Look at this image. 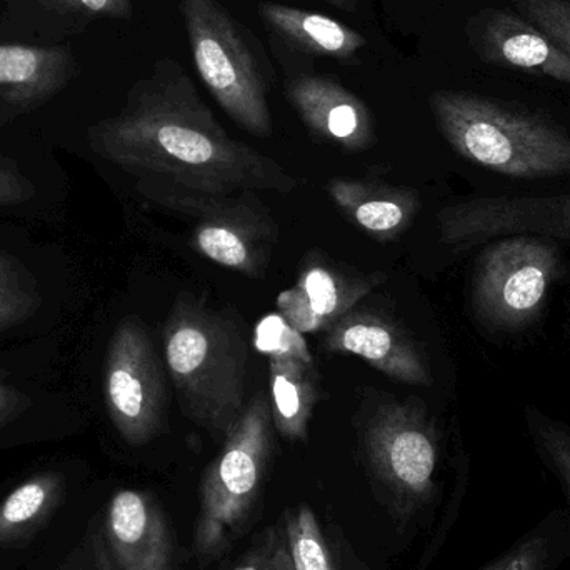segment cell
<instances>
[{
	"mask_svg": "<svg viewBox=\"0 0 570 570\" xmlns=\"http://www.w3.org/2000/svg\"><path fill=\"white\" fill-rule=\"evenodd\" d=\"M117 570H173V535L159 505L146 492H117L102 529Z\"/></svg>",
	"mask_w": 570,
	"mask_h": 570,
	"instance_id": "cell-13",
	"label": "cell"
},
{
	"mask_svg": "<svg viewBox=\"0 0 570 570\" xmlns=\"http://www.w3.org/2000/svg\"><path fill=\"white\" fill-rule=\"evenodd\" d=\"M429 104L452 149L478 166L515 179L570 173V137L531 110L458 90H439Z\"/></svg>",
	"mask_w": 570,
	"mask_h": 570,
	"instance_id": "cell-3",
	"label": "cell"
},
{
	"mask_svg": "<svg viewBox=\"0 0 570 570\" xmlns=\"http://www.w3.org/2000/svg\"><path fill=\"white\" fill-rule=\"evenodd\" d=\"M287 96L314 136L348 153L374 142V119L364 100L332 77L301 76L291 80Z\"/></svg>",
	"mask_w": 570,
	"mask_h": 570,
	"instance_id": "cell-14",
	"label": "cell"
},
{
	"mask_svg": "<svg viewBox=\"0 0 570 570\" xmlns=\"http://www.w3.org/2000/svg\"><path fill=\"white\" fill-rule=\"evenodd\" d=\"M197 73L224 112L257 137L273 134L263 66L246 29L217 0H179Z\"/></svg>",
	"mask_w": 570,
	"mask_h": 570,
	"instance_id": "cell-5",
	"label": "cell"
},
{
	"mask_svg": "<svg viewBox=\"0 0 570 570\" xmlns=\"http://www.w3.org/2000/svg\"><path fill=\"white\" fill-rule=\"evenodd\" d=\"M234 570H295L285 534L281 535L277 531L267 532L263 544L254 548Z\"/></svg>",
	"mask_w": 570,
	"mask_h": 570,
	"instance_id": "cell-28",
	"label": "cell"
},
{
	"mask_svg": "<svg viewBox=\"0 0 570 570\" xmlns=\"http://www.w3.org/2000/svg\"><path fill=\"white\" fill-rule=\"evenodd\" d=\"M164 352L184 415L226 438L247 405V345L236 325L179 297L164 328Z\"/></svg>",
	"mask_w": 570,
	"mask_h": 570,
	"instance_id": "cell-2",
	"label": "cell"
},
{
	"mask_svg": "<svg viewBox=\"0 0 570 570\" xmlns=\"http://www.w3.org/2000/svg\"><path fill=\"white\" fill-rule=\"evenodd\" d=\"M328 194L348 220L379 240L404 234L421 209L414 190L384 184L337 177L328 183Z\"/></svg>",
	"mask_w": 570,
	"mask_h": 570,
	"instance_id": "cell-17",
	"label": "cell"
},
{
	"mask_svg": "<svg viewBox=\"0 0 570 570\" xmlns=\"http://www.w3.org/2000/svg\"><path fill=\"white\" fill-rule=\"evenodd\" d=\"M60 475L40 474L13 489L0 504V546L26 538L49 515L60 494Z\"/></svg>",
	"mask_w": 570,
	"mask_h": 570,
	"instance_id": "cell-21",
	"label": "cell"
},
{
	"mask_svg": "<svg viewBox=\"0 0 570 570\" xmlns=\"http://www.w3.org/2000/svg\"><path fill=\"white\" fill-rule=\"evenodd\" d=\"M104 391L110 421L127 444H147L163 432L166 382L153 341L137 318H124L114 332Z\"/></svg>",
	"mask_w": 570,
	"mask_h": 570,
	"instance_id": "cell-9",
	"label": "cell"
},
{
	"mask_svg": "<svg viewBox=\"0 0 570 570\" xmlns=\"http://www.w3.org/2000/svg\"><path fill=\"white\" fill-rule=\"evenodd\" d=\"M23 397L19 394V391L10 387L0 379V422L9 419L13 412L19 411L22 407Z\"/></svg>",
	"mask_w": 570,
	"mask_h": 570,
	"instance_id": "cell-31",
	"label": "cell"
},
{
	"mask_svg": "<svg viewBox=\"0 0 570 570\" xmlns=\"http://www.w3.org/2000/svg\"><path fill=\"white\" fill-rule=\"evenodd\" d=\"M140 190L190 224L194 249L204 257L244 276H264L277 226L254 193H200L156 177H144Z\"/></svg>",
	"mask_w": 570,
	"mask_h": 570,
	"instance_id": "cell-6",
	"label": "cell"
},
{
	"mask_svg": "<svg viewBox=\"0 0 570 570\" xmlns=\"http://www.w3.org/2000/svg\"><path fill=\"white\" fill-rule=\"evenodd\" d=\"M285 541L295 570H338L317 518L307 505L288 514Z\"/></svg>",
	"mask_w": 570,
	"mask_h": 570,
	"instance_id": "cell-22",
	"label": "cell"
},
{
	"mask_svg": "<svg viewBox=\"0 0 570 570\" xmlns=\"http://www.w3.org/2000/svg\"><path fill=\"white\" fill-rule=\"evenodd\" d=\"M475 56L489 66L570 83V56L534 23L511 10L484 9L465 26Z\"/></svg>",
	"mask_w": 570,
	"mask_h": 570,
	"instance_id": "cell-11",
	"label": "cell"
},
{
	"mask_svg": "<svg viewBox=\"0 0 570 570\" xmlns=\"http://www.w3.org/2000/svg\"><path fill=\"white\" fill-rule=\"evenodd\" d=\"M314 364L285 355H271V394L274 429L291 441H305L317 402Z\"/></svg>",
	"mask_w": 570,
	"mask_h": 570,
	"instance_id": "cell-19",
	"label": "cell"
},
{
	"mask_svg": "<svg viewBox=\"0 0 570 570\" xmlns=\"http://www.w3.org/2000/svg\"><path fill=\"white\" fill-rule=\"evenodd\" d=\"M569 558V514L556 509L479 570H558Z\"/></svg>",
	"mask_w": 570,
	"mask_h": 570,
	"instance_id": "cell-20",
	"label": "cell"
},
{
	"mask_svg": "<svg viewBox=\"0 0 570 570\" xmlns=\"http://www.w3.org/2000/svg\"><path fill=\"white\" fill-rule=\"evenodd\" d=\"M104 159L142 177L209 194L291 193L297 180L276 160L226 132L193 79L173 59L137 80L117 116L89 130Z\"/></svg>",
	"mask_w": 570,
	"mask_h": 570,
	"instance_id": "cell-1",
	"label": "cell"
},
{
	"mask_svg": "<svg viewBox=\"0 0 570 570\" xmlns=\"http://www.w3.org/2000/svg\"><path fill=\"white\" fill-rule=\"evenodd\" d=\"M33 196L29 180L13 173L9 167L0 166V206H12Z\"/></svg>",
	"mask_w": 570,
	"mask_h": 570,
	"instance_id": "cell-30",
	"label": "cell"
},
{
	"mask_svg": "<svg viewBox=\"0 0 570 570\" xmlns=\"http://www.w3.org/2000/svg\"><path fill=\"white\" fill-rule=\"evenodd\" d=\"M36 284L16 257L0 254V328L10 327L36 308Z\"/></svg>",
	"mask_w": 570,
	"mask_h": 570,
	"instance_id": "cell-23",
	"label": "cell"
},
{
	"mask_svg": "<svg viewBox=\"0 0 570 570\" xmlns=\"http://www.w3.org/2000/svg\"><path fill=\"white\" fill-rule=\"evenodd\" d=\"M256 347L264 354L285 355L314 364L301 332L295 331L283 315H267L257 324Z\"/></svg>",
	"mask_w": 570,
	"mask_h": 570,
	"instance_id": "cell-26",
	"label": "cell"
},
{
	"mask_svg": "<svg viewBox=\"0 0 570 570\" xmlns=\"http://www.w3.org/2000/svg\"><path fill=\"white\" fill-rule=\"evenodd\" d=\"M531 431L542 461L561 485L570 519V429L542 415H535L531 419Z\"/></svg>",
	"mask_w": 570,
	"mask_h": 570,
	"instance_id": "cell-24",
	"label": "cell"
},
{
	"mask_svg": "<svg viewBox=\"0 0 570 570\" xmlns=\"http://www.w3.org/2000/svg\"><path fill=\"white\" fill-rule=\"evenodd\" d=\"M76 73L69 47L0 43V100L36 107L56 96Z\"/></svg>",
	"mask_w": 570,
	"mask_h": 570,
	"instance_id": "cell-16",
	"label": "cell"
},
{
	"mask_svg": "<svg viewBox=\"0 0 570 570\" xmlns=\"http://www.w3.org/2000/svg\"><path fill=\"white\" fill-rule=\"evenodd\" d=\"M365 452L375 479L402 515L414 514L432 501L439 441L424 409L385 405L368 424Z\"/></svg>",
	"mask_w": 570,
	"mask_h": 570,
	"instance_id": "cell-8",
	"label": "cell"
},
{
	"mask_svg": "<svg viewBox=\"0 0 570 570\" xmlns=\"http://www.w3.org/2000/svg\"><path fill=\"white\" fill-rule=\"evenodd\" d=\"M63 570H117L107 549L102 529L94 528L89 531Z\"/></svg>",
	"mask_w": 570,
	"mask_h": 570,
	"instance_id": "cell-29",
	"label": "cell"
},
{
	"mask_svg": "<svg viewBox=\"0 0 570 570\" xmlns=\"http://www.w3.org/2000/svg\"><path fill=\"white\" fill-rule=\"evenodd\" d=\"M331 6L337 7V9L345 10V12H354L357 9V2L355 0H325Z\"/></svg>",
	"mask_w": 570,
	"mask_h": 570,
	"instance_id": "cell-32",
	"label": "cell"
},
{
	"mask_svg": "<svg viewBox=\"0 0 570 570\" xmlns=\"http://www.w3.org/2000/svg\"><path fill=\"white\" fill-rule=\"evenodd\" d=\"M325 351L364 358L394 381L412 385L432 382L428 362L399 325L372 312L351 311L327 328Z\"/></svg>",
	"mask_w": 570,
	"mask_h": 570,
	"instance_id": "cell-12",
	"label": "cell"
},
{
	"mask_svg": "<svg viewBox=\"0 0 570 570\" xmlns=\"http://www.w3.org/2000/svg\"><path fill=\"white\" fill-rule=\"evenodd\" d=\"M438 223L442 243L451 247L512 236L570 239V196L481 197L445 207Z\"/></svg>",
	"mask_w": 570,
	"mask_h": 570,
	"instance_id": "cell-10",
	"label": "cell"
},
{
	"mask_svg": "<svg viewBox=\"0 0 570 570\" xmlns=\"http://www.w3.org/2000/svg\"><path fill=\"white\" fill-rule=\"evenodd\" d=\"M259 12L285 42L311 56L351 59L367 43L357 30L311 10L264 2Z\"/></svg>",
	"mask_w": 570,
	"mask_h": 570,
	"instance_id": "cell-18",
	"label": "cell"
},
{
	"mask_svg": "<svg viewBox=\"0 0 570 570\" xmlns=\"http://www.w3.org/2000/svg\"><path fill=\"white\" fill-rule=\"evenodd\" d=\"M519 16L534 23L570 56V0H511Z\"/></svg>",
	"mask_w": 570,
	"mask_h": 570,
	"instance_id": "cell-25",
	"label": "cell"
},
{
	"mask_svg": "<svg viewBox=\"0 0 570 570\" xmlns=\"http://www.w3.org/2000/svg\"><path fill=\"white\" fill-rule=\"evenodd\" d=\"M554 244L534 236L504 237L479 257L472 305L482 324L519 331L535 321L559 273Z\"/></svg>",
	"mask_w": 570,
	"mask_h": 570,
	"instance_id": "cell-7",
	"label": "cell"
},
{
	"mask_svg": "<svg viewBox=\"0 0 570 570\" xmlns=\"http://www.w3.org/2000/svg\"><path fill=\"white\" fill-rule=\"evenodd\" d=\"M379 276H351L321 261L302 267L294 287L277 297L281 315L301 332L327 331L377 284Z\"/></svg>",
	"mask_w": 570,
	"mask_h": 570,
	"instance_id": "cell-15",
	"label": "cell"
},
{
	"mask_svg": "<svg viewBox=\"0 0 570 570\" xmlns=\"http://www.w3.org/2000/svg\"><path fill=\"white\" fill-rule=\"evenodd\" d=\"M274 451L271 404L254 395L233 425L200 488L196 548L203 559L223 554L243 532L263 491Z\"/></svg>",
	"mask_w": 570,
	"mask_h": 570,
	"instance_id": "cell-4",
	"label": "cell"
},
{
	"mask_svg": "<svg viewBox=\"0 0 570 570\" xmlns=\"http://www.w3.org/2000/svg\"><path fill=\"white\" fill-rule=\"evenodd\" d=\"M39 9L59 17L89 22L94 19H127L132 13L134 0H26Z\"/></svg>",
	"mask_w": 570,
	"mask_h": 570,
	"instance_id": "cell-27",
	"label": "cell"
}]
</instances>
